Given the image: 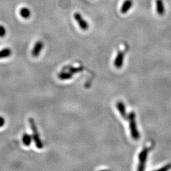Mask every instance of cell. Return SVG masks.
<instances>
[{
    "label": "cell",
    "instance_id": "10",
    "mask_svg": "<svg viewBox=\"0 0 171 171\" xmlns=\"http://www.w3.org/2000/svg\"><path fill=\"white\" fill-rule=\"evenodd\" d=\"M32 141V136L28 134V133H24L22 137V142L25 146H29L31 144Z\"/></svg>",
    "mask_w": 171,
    "mask_h": 171
},
{
    "label": "cell",
    "instance_id": "2",
    "mask_svg": "<svg viewBox=\"0 0 171 171\" xmlns=\"http://www.w3.org/2000/svg\"><path fill=\"white\" fill-rule=\"evenodd\" d=\"M28 122H29L30 124V127L32 129V139L34 141V143L36 145V146L38 148V149H42L44 146L43 142L41 141V139L40 136V134L39 132H38V129L36 126V124L35 122V120L33 118H28Z\"/></svg>",
    "mask_w": 171,
    "mask_h": 171
},
{
    "label": "cell",
    "instance_id": "9",
    "mask_svg": "<svg viewBox=\"0 0 171 171\" xmlns=\"http://www.w3.org/2000/svg\"><path fill=\"white\" fill-rule=\"evenodd\" d=\"M155 5L157 13L160 16L164 15V14L165 13V6L163 0H156Z\"/></svg>",
    "mask_w": 171,
    "mask_h": 171
},
{
    "label": "cell",
    "instance_id": "6",
    "mask_svg": "<svg viewBox=\"0 0 171 171\" xmlns=\"http://www.w3.org/2000/svg\"><path fill=\"white\" fill-rule=\"evenodd\" d=\"M124 59V52L122 51H119L115 61H114V66H115V67L117 69L121 68L123 65Z\"/></svg>",
    "mask_w": 171,
    "mask_h": 171
},
{
    "label": "cell",
    "instance_id": "13",
    "mask_svg": "<svg viewBox=\"0 0 171 171\" xmlns=\"http://www.w3.org/2000/svg\"><path fill=\"white\" fill-rule=\"evenodd\" d=\"M72 74L70 72H62L59 74L58 77L60 80H69L70 79L72 78Z\"/></svg>",
    "mask_w": 171,
    "mask_h": 171
},
{
    "label": "cell",
    "instance_id": "16",
    "mask_svg": "<svg viewBox=\"0 0 171 171\" xmlns=\"http://www.w3.org/2000/svg\"><path fill=\"white\" fill-rule=\"evenodd\" d=\"M170 169H171V164H167V165L164 166L163 167H162V168L159 169L158 170H164V171H165V170H169Z\"/></svg>",
    "mask_w": 171,
    "mask_h": 171
},
{
    "label": "cell",
    "instance_id": "7",
    "mask_svg": "<svg viewBox=\"0 0 171 171\" xmlns=\"http://www.w3.org/2000/svg\"><path fill=\"white\" fill-rule=\"evenodd\" d=\"M116 107L118 109V111L120 113V115L121 116V117L124 119H127L128 115L126 112V107H125V105H124V103L120 101H118L116 104Z\"/></svg>",
    "mask_w": 171,
    "mask_h": 171
},
{
    "label": "cell",
    "instance_id": "17",
    "mask_svg": "<svg viewBox=\"0 0 171 171\" xmlns=\"http://www.w3.org/2000/svg\"><path fill=\"white\" fill-rule=\"evenodd\" d=\"M5 124V120L3 117L0 116V127H2L4 126Z\"/></svg>",
    "mask_w": 171,
    "mask_h": 171
},
{
    "label": "cell",
    "instance_id": "15",
    "mask_svg": "<svg viewBox=\"0 0 171 171\" xmlns=\"http://www.w3.org/2000/svg\"><path fill=\"white\" fill-rule=\"evenodd\" d=\"M6 31L4 26L0 25V37H3L6 35Z\"/></svg>",
    "mask_w": 171,
    "mask_h": 171
},
{
    "label": "cell",
    "instance_id": "12",
    "mask_svg": "<svg viewBox=\"0 0 171 171\" xmlns=\"http://www.w3.org/2000/svg\"><path fill=\"white\" fill-rule=\"evenodd\" d=\"M11 54L12 50L8 48H4L0 51V59L8 58V57L11 55Z\"/></svg>",
    "mask_w": 171,
    "mask_h": 171
},
{
    "label": "cell",
    "instance_id": "4",
    "mask_svg": "<svg viewBox=\"0 0 171 171\" xmlns=\"http://www.w3.org/2000/svg\"><path fill=\"white\" fill-rule=\"evenodd\" d=\"M75 21L78 22L79 26L82 31H87L89 28V24L87 21L83 18L82 16L79 12H76L74 15Z\"/></svg>",
    "mask_w": 171,
    "mask_h": 171
},
{
    "label": "cell",
    "instance_id": "8",
    "mask_svg": "<svg viewBox=\"0 0 171 171\" xmlns=\"http://www.w3.org/2000/svg\"><path fill=\"white\" fill-rule=\"evenodd\" d=\"M133 5L132 0H125L121 8H120V12L122 14H125L129 12L131 8Z\"/></svg>",
    "mask_w": 171,
    "mask_h": 171
},
{
    "label": "cell",
    "instance_id": "5",
    "mask_svg": "<svg viewBox=\"0 0 171 171\" xmlns=\"http://www.w3.org/2000/svg\"><path fill=\"white\" fill-rule=\"evenodd\" d=\"M44 47V43L42 41H38L36 43L33 50L32 51V55L34 58H37L40 56V53L41 52L43 48Z\"/></svg>",
    "mask_w": 171,
    "mask_h": 171
},
{
    "label": "cell",
    "instance_id": "11",
    "mask_svg": "<svg viewBox=\"0 0 171 171\" xmlns=\"http://www.w3.org/2000/svg\"><path fill=\"white\" fill-rule=\"evenodd\" d=\"M20 15L24 18H29L31 15V12L30 10L27 7H23L20 10Z\"/></svg>",
    "mask_w": 171,
    "mask_h": 171
},
{
    "label": "cell",
    "instance_id": "3",
    "mask_svg": "<svg viewBox=\"0 0 171 171\" xmlns=\"http://www.w3.org/2000/svg\"><path fill=\"white\" fill-rule=\"evenodd\" d=\"M150 149H151L150 147L145 146L140 152V154L139 155V164H138V170L142 171L145 170L146 162Z\"/></svg>",
    "mask_w": 171,
    "mask_h": 171
},
{
    "label": "cell",
    "instance_id": "14",
    "mask_svg": "<svg viewBox=\"0 0 171 171\" xmlns=\"http://www.w3.org/2000/svg\"><path fill=\"white\" fill-rule=\"evenodd\" d=\"M65 68L68 69V70L69 71V72H70L72 74H75V73H78L82 70V68H81V67L76 68V67H72V66H69V67H65Z\"/></svg>",
    "mask_w": 171,
    "mask_h": 171
},
{
    "label": "cell",
    "instance_id": "1",
    "mask_svg": "<svg viewBox=\"0 0 171 171\" xmlns=\"http://www.w3.org/2000/svg\"><path fill=\"white\" fill-rule=\"evenodd\" d=\"M129 129L132 138L134 140H138L140 138L139 132L137 128V124L136 122V114L134 112H131L128 115Z\"/></svg>",
    "mask_w": 171,
    "mask_h": 171
}]
</instances>
